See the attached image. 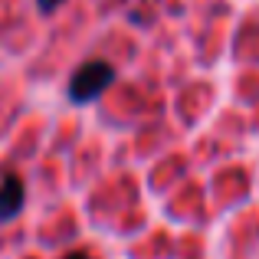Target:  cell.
Returning a JSON list of instances; mask_svg holds the SVG:
<instances>
[{
    "instance_id": "3957f363",
    "label": "cell",
    "mask_w": 259,
    "mask_h": 259,
    "mask_svg": "<svg viewBox=\"0 0 259 259\" xmlns=\"http://www.w3.org/2000/svg\"><path fill=\"white\" fill-rule=\"evenodd\" d=\"M36 7L43 13H53V10H59V7H63V0H36Z\"/></svg>"
},
{
    "instance_id": "6da1fadb",
    "label": "cell",
    "mask_w": 259,
    "mask_h": 259,
    "mask_svg": "<svg viewBox=\"0 0 259 259\" xmlns=\"http://www.w3.org/2000/svg\"><path fill=\"white\" fill-rule=\"evenodd\" d=\"M112 82H115V69H112V66H108L105 59H89V63H82L76 72H72L69 99L79 102V105H85V102L99 99Z\"/></svg>"
},
{
    "instance_id": "277c9868",
    "label": "cell",
    "mask_w": 259,
    "mask_h": 259,
    "mask_svg": "<svg viewBox=\"0 0 259 259\" xmlns=\"http://www.w3.org/2000/svg\"><path fill=\"white\" fill-rule=\"evenodd\" d=\"M63 259H89V253H82V249H76V253H66Z\"/></svg>"
},
{
    "instance_id": "7a4b0ae2",
    "label": "cell",
    "mask_w": 259,
    "mask_h": 259,
    "mask_svg": "<svg viewBox=\"0 0 259 259\" xmlns=\"http://www.w3.org/2000/svg\"><path fill=\"white\" fill-rule=\"evenodd\" d=\"M23 200H26L23 181L17 174H4V181H0V223L13 220L23 210Z\"/></svg>"
}]
</instances>
